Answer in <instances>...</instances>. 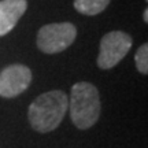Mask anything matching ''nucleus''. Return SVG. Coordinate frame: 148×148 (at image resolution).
Wrapping results in <instances>:
<instances>
[{
  "instance_id": "f257e3e1",
  "label": "nucleus",
  "mask_w": 148,
  "mask_h": 148,
  "mask_svg": "<svg viewBox=\"0 0 148 148\" xmlns=\"http://www.w3.org/2000/svg\"><path fill=\"white\" fill-rule=\"evenodd\" d=\"M67 108L69 97L66 93L62 90H49L36 97L29 106V122L38 133L52 132L63 121Z\"/></svg>"
},
{
  "instance_id": "f03ea898",
  "label": "nucleus",
  "mask_w": 148,
  "mask_h": 148,
  "mask_svg": "<svg viewBox=\"0 0 148 148\" xmlns=\"http://www.w3.org/2000/svg\"><path fill=\"white\" fill-rule=\"evenodd\" d=\"M71 122L85 130L93 126L100 116V96L99 90L90 82H77L71 86L69 108Z\"/></svg>"
},
{
  "instance_id": "7ed1b4c3",
  "label": "nucleus",
  "mask_w": 148,
  "mask_h": 148,
  "mask_svg": "<svg viewBox=\"0 0 148 148\" xmlns=\"http://www.w3.org/2000/svg\"><path fill=\"white\" fill-rule=\"evenodd\" d=\"M77 37V29L70 22L48 23L37 33V47L44 53H59L69 48Z\"/></svg>"
},
{
  "instance_id": "20e7f679",
  "label": "nucleus",
  "mask_w": 148,
  "mask_h": 148,
  "mask_svg": "<svg viewBox=\"0 0 148 148\" xmlns=\"http://www.w3.org/2000/svg\"><path fill=\"white\" fill-rule=\"evenodd\" d=\"M132 36L122 30H112L103 36L100 41V49L97 55V66L103 70L115 67L126 56L132 48Z\"/></svg>"
},
{
  "instance_id": "39448f33",
  "label": "nucleus",
  "mask_w": 148,
  "mask_h": 148,
  "mask_svg": "<svg viewBox=\"0 0 148 148\" xmlns=\"http://www.w3.org/2000/svg\"><path fill=\"white\" fill-rule=\"evenodd\" d=\"M33 78L32 70L25 64H10L0 71V96L16 97L27 89Z\"/></svg>"
},
{
  "instance_id": "423d86ee",
  "label": "nucleus",
  "mask_w": 148,
  "mask_h": 148,
  "mask_svg": "<svg viewBox=\"0 0 148 148\" xmlns=\"http://www.w3.org/2000/svg\"><path fill=\"white\" fill-rule=\"evenodd\" d=\"M27 8L26 0H1L0 1V37L10 33Z\"/></svg>"
},
{
  "instance_id": "0eeeda50",
  "label": "nucleus",
  "mask_w": 148,
  "mask_h": 148,
  "mask_svg": "<svg viewBox=\"0 0 148 148\" xmlns=\"http://www.w3.org/2000/svg\"><path fill=\"white\" fill-rule=\"evenodd\" d=\"M111 0H74V8L84 15H97L107 8Z\"/></svg>"
},
{
  "instance_id": "6e6552de",
  "label": "nucleus",
  "mask_w": 148,
  "mask_h": 148,
  "mask_svg": "<svg viewBox=\"0 0 148 148\" xmlns=\"http://www.w3.org/2000/svg\"><path fill=\"white\" fill-rule=\"evenodd\" d=\"M134 62L136 67L141 74H148V44H143L141 47H138L134 55Z\"/></svg>"
},
{
  "instance_id": "1a4fd4ad",
  "label": "nucleus",
  "mask_w": 148,
  "mask_h": 148,
  "mask_svg": "<svg viewBox=\"0 0 148 148\" xmlns=\"http://www.w3.org/2000/svg\"><path fill=\"white\" fill-rule=\"evenodd\" d=\"M143 18H144V22H148V10H147V8H145V10H144Z\"/></svg>"
}]
</instances>
